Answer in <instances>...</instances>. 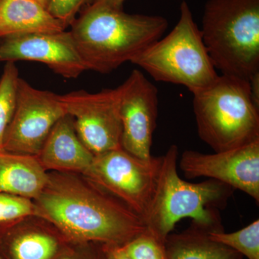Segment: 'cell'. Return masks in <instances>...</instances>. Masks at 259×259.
<instances>
[{
	"label": "cell",
	"mask_w": 259,
	"mask_h": 259,
	"mask_svg": "<svg viewBox=\"0 0 259 259\" xmlns=\"http://www.w3.org/2000/svg\"><path fill=\"white\" fill-rule=\"evenodd\" d=\"M35 217L72 243L123 246L146 231L144 221L111 194L74 174L53 171L34 199Z\"/></svg>",
	"instance_id": "obj_1"
},
{
	"label": "cell",
	"mask_w": 259,
	"mask_h": 259,
	"mask_svg": "<svg viewBox=\"0 0 259 259\" xmlns=\"http://www.w3.org/2000/svg\"><path fill=\"white\" fill-rule=\"evenodd\" d=\"M71 25L87 69L108 74L161 38L168 21L159 15L128 14L93 2Z\"/></svg>",
	"instance_id": "obj_2"
},
{
	"label": "cell",
	"mask_w": 259,
	"mask_h": 259,
	"mask_svg": "<svg viewBox=\"0 0 259 259\" xmlns=\"http://www.w3.org/2000/svg\"><path fill=\"white\" fill-rule=\"evenodd\" d=\"M179 149L171 145L161 156L152 204L145 226L160 241L167 237L181 220L191 218L194 226L208 231H222L218 208L224 207L233 189L218 181L190 183L177 171Z\"/></svg>",
	"instance_id": "obj_3"
},
{
	"label": "cell",
	"mask_w": 259,
	"mask_h": 259,
	"mask_svg": "<svg viewBox=\"0 0 259 259\" xmlns=\"http://www.w3.org/2000/svg\"><path fill=\"white\" fill-rule=\"evenodd\" d=\"M200 30L222 74L250 81L259 74V0H208Z\"/></svg>",
	"instance_id": "obj_4"
},
{
	"label": "cell",
	"mask_w": 259,
	"mask_h": 259,
	"mask_svg": "<svg viewBox=\"0 0 259 259\" xmlns=\"http://www.w3.org/2000/svg\"><path fill=\"white\" fill-rule=\"evenodd\" d=\"M193 95L197 133L214 152L259 140V106L248 80L219 75L210 86Z\"/></svg>",
	"instance_id": "obj_5"
},
{
	"label": "cell",
	"mask_w": 259,
	"mask_h": 259,
	"mask_svg": "<svg viewBox=\"0 0 259 259\" xmlns=\"http://www.w3.org/2000/svg\"><path fill=\"white\" fill-rule=\"evenodd\" d=\"M155 81L182 85L192 94L208 88L219 76L194 20L184 0L178 23L131 61Z\"/></svg>",
	"instance_id": "obj_6"
},
{
	"label": "cell",
	"mask_w": 259,
	"mask_h": 259,
	"mask_svg": "<svg viewBox=\"0 0 259 259\" xmlns=\"http://www.w3.org/2000/svg\"><path fill=\"white\" fill-rule=\"evenodd\" d=\"M161 161V156L141 159L122 148H116L95 156L83 175L144 223L154 197Z\"/></svg>",
	"instance_id": "obj_7"
},
{
	"label": "cell",
	"mask_w": 259,
	"mask_h": 259,
	"mask_svg": "<svg viewBox=\"0 0 259 259\" xmlns=\"http://www.w3.org/2000/svg\"><path fill=\"white\" fill-rule=\"evenodd\" d=\"M59 97L66 114L72 117L79 139L94 156L121 148L119 87L97 93L79 90Z\"/></svg>",
	"instance_id": "obj_8"
},
{
	"label": "cell",
	"mask_w": 259,
	"mask_h": 259,
	"mask_svg": "<svg viewBox=\"0 0 259 259\" xmlns=\"http://www.w3.org/2000/svg\"><path fill=\"white\" fill-rule=\"evenodd\" d=\"M66 114L59 95L34 88L20 78L16 110L3 150L37 156L51 130Z\"/></svg>",
	"instance_id": "obj_9"
},
{
	"label": "cell",
	"mask_w": 259,
	"mask_h": 259,
	"mask_svg": "<svg viewBox=\"0 0 259 259\" xmlns=\"http://www.w3.org/2000/svg\"><path fill=\"white\" fill-rule=\"evenodd\" d=\"M181 170L187 179L205 177L248 194L259 202V140L221 152L203 153L187 150Z\"/></svg>",
	"instance_id": "obj_10"
},
{
	"label": "cell",
	"mask_w": 259,
	"mask_h": 259,
	"mask_svg": "<svg viewBox=\"0 0 259 259\" xmlns=\"http://www.w3.org/2000/svg\"><path fill=\"white\" fill-rule=\"evenodd\" d=\"M120 90L121 148L141 159H149L158 115V91L135 69Z\"/></svg>",
	"instance_id": "obj_11"
},
{
	"label": "cell",
	"mask_w": 259,
	"mask_h": 259,
	"mask_svg": "<svg viewBox=\"0 0 259 259\" xmlns=\"http://www.w3.org/2000/svg\"><path fill=\"white\" fill-rule=\"evenodd\" d=\"M32 61L47 65L66 79H76L87 71L71 32L11 35L0 44V61Z\"/></svg>",
	"instance_id": "obj_12"
},
{
	"label": "cell",
	"mask_w": 259,
	"mask_h": 259,
	"mask_svg": "<svg viewBox=\"0 0 259 259\" xmlns=\"http://www.w3.org/2000/svg\"><path fill=\"white\" fill-rule=\"evenodd\" d=\"M71 243L55 228L23 225V221L0 228L5 259H58Z\"/></svg>",
	"instance_id": "obj_13"
},
{
	"label": "cell",
	"mask_w": 259,
	"mask_h": 259,
	"mask_svg": "<svg viewBox=\"0 0 259 259\" xmlns=\"http://www.w3.org/2000/svg\"><path fill=\"white\" fill-rule=\"evenodd\" d=\"M94 157L79 139L72 117L68 114L56 122L37 156L46 171L82 175Z\"/></svg>",
	"instance_id": "obj_14"
},
{
	"label": "cell",
	"mask_w": 259,
	"mask_h": 259,
	"mask_svg": "<svg viewBox=\"0 0 259 259\" xmlns=\"http://www.w3.org/2000/svg\"><path fill=\"white\" fill-rule=\"evenodd\" d=\"M49 180L37 156L0 151V193L34 200Z\"/></svg>",
	"instance_id": "obj_15"
},
{
	"label": "cell",
	"mask_w": 259,
	"mask_h": 259,
	"mask_svg": "<svg viewBox=\"0 0 259 259\" xmlns=\"http://www.w3.org/2000/svg\"><path fill=\"white\" fill-rule=\"evenodd\" d=\"M67 28L34 0L0 3V38L23 34L64 31Z\"/></svg>",
	"instance_id": "obj_16"
},
{
	"label": "cell",
	"mask_w": 259,
	"mask_h": 259,
	"mask_svg": "<svg viewBox=\"0 0 259 259\" xmlns=\"http://www.w3.org/2000/svg\"><path fill=\"white\" fill-rule=\"evenodd\" d=\"M208 231L192 224L190 229L167 237L168 259H242V255L226 245L212 241Z\"/></svg>",
	"instance_id": "obj_17"
},
{
	"label": "cell",
	"mask_w": 259,
	"mask_h": 259,
	"mask_svg": "<svg viewBox=\"0 0 259 259\" xmlns=\"http://www.w3.org/2000/svg\"><path fill=\"white\" fill-rule=\"evenodd\" d=\"M19 79L15 62H6L0 78V151L16 110Z\"/></svg>",
	"instance_id": "obj_18"
},
{
	"label": "cell",
	"mask_w": 259,
	"mask_h": 259,
	"mask_svg": "<svg viewBox=\"0 0 259 259\" xmlns=\"http://www.w3.org/2000/svg\"><path fill=\"white\" fill-rule=\"evenodd\" d=\"M208 236L212 241L236 250L248 259H259V220L233 233L209 231Z\"/></svg>",
	"instance_id": "obj_19"
},
{
	"label": "cell",
	"mask_w": 259,
	"mask_h": 259,
	"mask_svg": "<svg viewBox=\"0 0 259 259\" xmlns=\"http://www.w3.org/2000/svg\"><path fill=\"white\" fill-rule=\"evenodd\" d=\"M30 217H35L33 201L0 193V228L11 226Z\"/></svg>",
	"instance_id": "obj_20"
},
{
	"label": "cell",
	"mask_w": 259,
	"mask_h": 259,
	"mask_svg": "<svg viewBox=\"0 0 259 259\" xmlns=\"http://www.w3.org/2000/svg\"><path fill=\"white\" fill-rule=\"evenodd\" d=\"M122 248L131 259H168L165 243L147 229Z\"/></svg>",
	"instance_id": "obj_21"
},
{
	"label": "cell",
	"mask_w": 259,
	"mask_h": 259,
	"mask_svg": "<svg viewBox=\"0 0 259 259\" xmlns=\"http://www.w3.org/2000/svg\"><path fill=\"white\" fill-rule=\"evenodd\" d=\"M95 0H49L48 11L66 27L76 20V15L84 5H90Z\"/></svg>",
	"instance_id": "obj_22"
},
{
	"label": "cell",
	"mask_w": 259,
	"mask_h": 259,
	"mask_svg": "<svg viewBox=\"0 0 259 259\" xmlns=\"http://www.w3.org/2000/svg\"><path fill=\"white\" fill-rule=\"evenodd\" d=\"M97 243H72L58 259H105L101 244Z\"/></svg>",
	"instance_id": "obj_23"
},
{
	"label": "cell",
	"mask_w": 259,
	"mask_h": 259,
	"mask_svg": "<svg viewBox=\"0 0 259 259\" xmlns=\"http://www.w3.org/2000/svg\"><path fill=\"white\" fill-rule=\"evenodd\" d=\"M105 259H131L126 254L122 246L101 245Z\"/></svg>",
	"instance_id": "obj_24"
},
{
	"label": "cell",
	"mask_w": 259,
	"mask_h": 259,
	"mask_svg": "<svg viewBox=\"0 0 259 259\" xmlns=\"http://www.w3.org/2000/svg\"><path fill=\"white\" fill-rule=\"evenodd\" d=\"M125 1V0H95L94 2L103 3V4L109 5L112 8L123 9V4Z\"/></svg>",
	"instance_id": "obj_25"
},
{
	"label": "cell",
	"mask_w": 259,
	"mask_h": 259,
	"mask_svg": "<svg viewBox=\"0 0 259 259\" xmlns=\"http://www.w3.org/2000/svg\"><path fill=\"white\" fill-rule=\"evenodd\" d=\"M34 1L37 2L40 5H42L44 8H48L49 6V0H34Z\"/></svg>",
	"instance_id": "obj_26"
},
{
	"label": "cell",
	"mask_w": 259,
	"mask_h": 259,
	"mask_svg": "<svg viewBox=\"0 0 259 259\" xmlns=\"http://www.w3.org/2000/svg\"><path fill=\"white\" fill-rule=\"evenodd\" d=\"M0 259H5L3 258V255H1V253H0Z\"/></svg>",
	"instance_id": "obj_27"
},
{
	"label": "cell",
	"mask_w": 259,
	"mask_h": 259,
	"mask_svg": "<svg viewBox=\"0 0 259 259\" xmlns=\"http://www.w3.org/2000/svg\"><path fill=\"white\" fill-rule=\"evenodd\" d=\"M3 0H0V3H1L2 2H3Z\"/></svg>",
	"instance_id": "obj_28"
}]
</instances>
